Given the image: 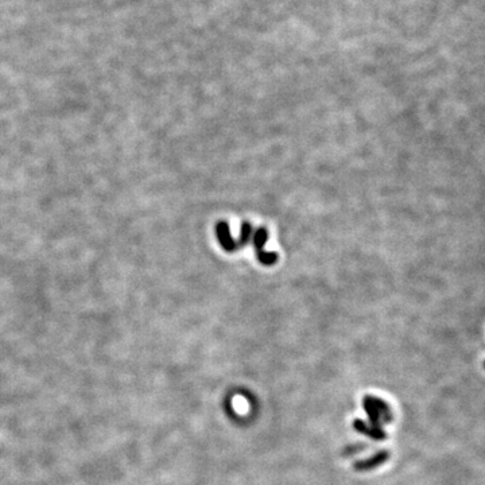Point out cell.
I'll list each match as a JSON object with an SVG mask.
<instances>
[{
  "instance_id": "7a4b0ae2",
  "label": "cell",
  "mask_w": 485,
  "mask_h": 485,
  "mask_svg": "<svg viewBox=\"0 0 485 485\" xmlns=\"http://www.w3.org/2000/svg\"><path fill=\"white\" fill-rule=\"evenodd\" d=\"M267 237V232H266L264 228L257 229L256 232H255V250H256L257 259H259V262L262 263V264L270 266V264H274V263L276 262V255L263 251V246H264Z\"/></svg>"
},
{
  "instance_id": "6da1fadb",
  "label": "cell",
  "mask_w": 485,
  "mask_h": 485,
  "mask_svg": "<svg viewBox=\"0 0 485 485\" xmlns=\"http://www.w3.org/2000/svg\"><path fill=\"white\" fill-rule=\"evenodd\" d=\"M364 407H365V411L368 414L371 426L374 429L381 430L380 424L388 423V422H391V419H392V414H391L390 407L381 399H379V398L367 396L364 399Z\"/></svg>"
},
{
  "instance_id": "8992f818",
  "label": "cell",
  "mask_w": 485,
  "mask_h": 485,
  "mask_svg": "<svg viewBox=\"0 0 485 485\" xmlns=\"http://www.w3.org/2000/svg\"><path fill=\"white\" fill-rule=\"evenodd\" d=\"M362 449H365V445H357V446L355 445V446L349 447V449L346 450V454H355V453L360 452Z\"/></svg>"
},
{
  "instance_id": "277c9868",
  "label": "cell",
  "mask_w": 485,
  "mask_h": 485,
  "mask_svg": "<svg viewBox=\"0 0 485 485\" xmlns=\"http://www.w3.org/2000/svg\"><path fill=\"white\" fill-rule=\"evenodd\" d=\"M217 236L220 244L223 246L224 250L227 251H234L236 250V240L232 239V236L229 233L228 224L220 223L217 225Z\"/></svg>"
},
{
  "instance_id": "52a82bcc",
  "label": "cell",
  "mask_w": 485,
  "mask_h": 485,
  "mask_svg": "<svg viewBox=\"0 0 485 485\" xmlns=\"http://www.w3.org/2000/svg\"><path fill=\"white\" fill-rule=\"evenodd\" d=\"M484 365H485V362H484Z\"/></svg>"
},
{
  "instance_id": "3957f363",
  "label": "cell",
  "mask_w": 485,
  "mask_h": 485,
  "mask_svg": "<svg viewBox=\"0 0 485 485\" xmlns=\"http://www.w3.org/2000/svg\"><path fill=\"white\" fill-rule=\"evenodd\" d=\"M388 458H390V453L385 452V450H381V452L374 454L372 457L367 458V460H362V461H358V463L355 464V469L358 470V472L371 470V469L378 468V466H380L381 464H384Z\"/></svg>"
},
{
  "instance_id": "5b68a950",
  "label": "cell",
  "mask_w": 485,
  "mask_h": 485,
  "mask_svg": "<svg viewBox=\"0 0 485 485\" xmlns=\"http://www.w3.org/2000/svg\"><path fill=\"white\" fill-rule=\"evenodd\" d=\"M353 426H355V429L358 430L360 433L369 435V437H372V438H375V440H383V438L385 437V434L383 433V430L374 429L372 426H369V424H367L365 422H362L361 419H357V421H355Z\"/></svg>"
}]
</instances>
